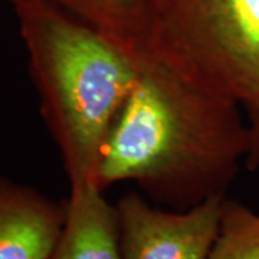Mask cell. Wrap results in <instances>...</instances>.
I'll return each mask as SVG.
<instances>
[{"mask_svg":"<svg viewBox=\"0 0 259 259\" xmlns=\"http://www.w3.org/2000/svg\"><path fill=\"white\" fill-rule=\"evenodd\" d=\"M51 259H52V258H51Z\"/></svg>","mask_w":259,"mask_h":259,"instance_id":"cell-10","label":"cell"},{"mask_svg":"<svg viewBox=\"0 0 259 259\" xmlns=\"http://www.w3.org/2000/svg\"><path fill=\"white\" fill-rule=\"evenodd\" d=\"M225 194L189 209L168 212L140 194L117 204L122 259H207L222 219Z\"/></svg>","mask_w":259,"mask_h":259,"instance_id":"cell-4","label":"cell"},{"mask_svg":"<svg viewBox=\"0 0 259 259\" xmlns=\"http://www.w3.org/2000/svg\"><path fill=\"white\" fill-rule=\"evenodd\" d=\"M52 259H122L118 210L100 186L69 185L64 228Z\"/></svg>","mask_w":259,"mask_h":259,"instance_id":"cell-6","label":"cell"},{"mask_svg":"<svg viewBox=\"0 0 259 259\" xmlns=\"http://www.w3.org/2000/svg\"><path fill=\"white\" fill-rule=\"evenodd\" d=\"M156 56L259 114V0H161Z\"/></svg>","mask_w":259,"mask_h":259,"instance_id":"cell-3","label":"cell"},{"mask_svg":"<svg viewBox=\"0 0 259 259\" xmlns=\"http://www.w3.org/2000/svg\"><path fill=\"white\" fill-rule=\"evenodd\" d=\"M137 59L156 55L161 0H49Z\"/></svg>","mask_w":259,"mask_h":259,"instance_id":"cell-7","label":"cell"},{"mask_svg":"<svg viewBox=\"0 0 259 259\" xmlns=\"http://www.w3.org/2000/svg\"><path fill=\"white\" fill-rule=\"evenodd\" d=\"M8 3L68 182L95 183L105 141L137 79L139 59L49 0Z\"/></svg>","mask_w":259,"mask_h":259,"instance_id":"cell-2","label":"cell"},{"mask_svg":"<svg viewBox=\"0 0 259 259\" xmlns=\"http://www.w3.org/2000/svg\"><path fill=\"white\" fill-rule=\"evenodd\" d=\"M65 223V203L0 175V259H51Z\"/></svg>","mask_w":259,"mask_h":259,"instance_id":"cell-5","label":"cell"},{"mask_svg":"<svg viewBox=\"0 0 259 259\" xmlns=\"http://www.w3.org/2000/svg\"><path fill=\"white\" fill-rule=\"evenodd\" d=\"M248 125L250 134V147L245 164L255 170L259 166V114L248 120Z\"/></svg>","mask_w":259,"mask_h":259,"instance_id":"cell-9","label":"cell"},{"mask_svg":"<svg viewBox=\"0 0 259 259\" xmlns=\"http://www.w3.org/2000/svg\"><path fill=\"white\" fill-rule=\"evenodd\" d=\"M207 259H259V213L225 199L219 232Z\"/></svg>","mask_w":259,"mask_h":259,"instance_id":"cell-8","label":"cell"},{"mask_svg":"<svg viewBox=\"0 0 259 259\" xmlns=\"http://www.w3.org/2000/svg\"><path fill=\"white\" fill-rule=\"evenodd\" d=\"M238 102L189 81L161 58L139 59L134 88L102 150V190L136 183L160 202L189 209L225 194L250 147Z\"/></svg>","mask_w":259,"mask_h":259,"instance_id":"cell-1","label":"cell"}]
</instances>
